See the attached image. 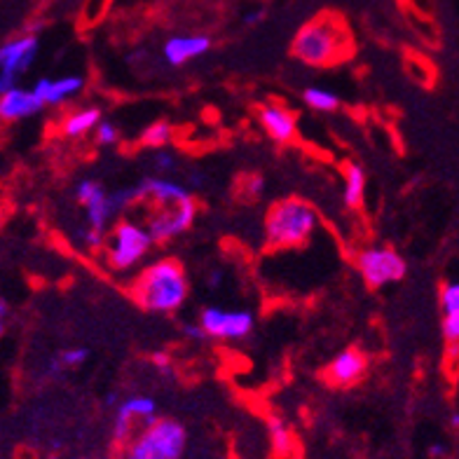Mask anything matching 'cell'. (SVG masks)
Instances as JSON below:
<instances>
[{"label": "cell", "mask_w": 459, "mask_h": 459, "mask_svg": "<svg viewBox=\"0 0 459 459\" xmlns=\"http://www.w3.org/2000/svg\"><path fill=\"white\" fill-rule=\"evenodd\" d=\"M45 108V101L33 90H14L0 94V117L5 122H17L24 117H33Z\"/></svg>", "instance_id": "cell-13"}, {"label": "cell", "mask_w": 459, "mask_h": 459, "mask_svg": "<svg viewBox=\"0 0 459 459\" xmlns=\"http://www.w3.org/2000/svg\"><path fill=\"white\" fill-rule=\"evenodd\" d=\"M56 359L64 363V368H75V366H82L90 359V350L87 347H71V350L59 351Z\"/></svg>", "instance_id": "cell-23"}, {"label": "cell", "mask_w": 459, "mask_h": 459, "mask_svg": "<svg viewBox=\"0 0 459 459\" xmlns=\"http://www.w3.org/2000/svg\"><path fill=\"white\" fill-rule=\"evenodd\" d=\"M363 195H366V171H363V167L357 162L344 164V204L350 209H359L363 204Z\"/></svg>", "instance_id": "cell-17"}, {"label": "cell", "mask_w": 459, "mask_h": 459, "mask_svg": "<svg viewBox=\"0 0 459 459\" xmlns=\"http://www.w3.org/2000/svg\"><path fill=\"white\" fill-rule=\"evenodd\" d=\"M94 136H97L99 145H115L120 141V132H117V127L108 120L99 122V127L94 129Z\"/></svg>", "instance_id": "cell-24"}, {"label": "cell", "mask_w": 459, "mask_h": 459, "mask_svg": "<svg viewBox=\"0 0 459 459\" xmlns=\"http://www.w3.org/2000/svg\"><path fill=\"white\" fill-rule=\"evenodd\" d=\"M103 232H97V230L87 228L85 232H82V244H85V248H90V251H99V248L103 247Z\"/></svg>", "instance_id": "cell-27"}, {"label": "cell", "mask_w": 459, "mask_h": 459, "mask_svg": "<svg viewBox=\"0 0 459 459\" xmlns=\"http://www.w3.org/2000/svg\"><path fill=\"white\" fill-rule=\"evenodd\" d=\"M139 190L143 200L148 197V200H152L160 206L178 204V202H186L193 197L190 190H187L186 186H181V183L167 181V178H155V176L143 178V181L139 183Z\"/></svg>", "instance_id": "cell-16"}, {"label": "cell", "mask_w": 459, "mask_h": 459, "mask_svg": "<svg viewBox=\"0 0 459 459\" xmlns=\"http://www.w3.org/2000/svg\"><path fill=\"white\" fill-rule=\"evenodd\" d=\"M319 228V213L312 204L289 197L273 204L265 218V242L270 248L302 247Z\"/></svg>", "instance_id": "cell-3"}, {"label": "cell", "mask_w": 459, "mask_h": 459, "mask_svg": "<svg viewBox=\"0 0 459 459\" xmlns=\"http://www.w3.org/2000/svg\"><path fill=\"white\" fill-rule=\"evenodd\" d=\"M85 90V80L80 75H64V78H40L33 85V91L43 99L45 106H61L68 99L78 97Z\"/></svg>", "instance_id": "cell-15"}, {"label": "cell", "mask_w": 459, "mask_h": 459, "mask_svg": "<svg viewBox=\"0 0 459 459\" xmlns=\"http://www.w3.org/2000/svg\"><path fill=\"white\" fill-rule=\"evenodd\" d=\"M212 49V38L202 33H186V36H171L164 40L162 56L169 66H186L187 61L200 59Z\"/></svg>", "instance_id": "cell-12"}, {"label": "cell", "mask_w": 459, "mask_h": 459, "mask_svg": "<svg viewBox=\"0 0 459 459\" xmlns=\"http://www.w3.org/2000/svg\"><path fill=\"white\" fill-rule=\"evenodd\" d=\"M267 431H270V443H273L274 455L286 457L290 453V447H293V436H290L289 424L279 415H273L267 420Z\"/></svg>", "instance_id": "cell-19"}, {"label": "cell", "mask_w": 459, "mask_h": 459, "mask_svg": "<svg viewBox=\"0 0 459 459\" xmlns=\"http://www.w3.org/2000/svg\"><path fill=\"white\" fill-rule=\"evenodd\" d=\"M195 218H197V204L190 197V200L178 202V204L160 206V212L148 218L145 228L151 232L152 242L160 244L171 239V237L187 232V230L193 228Z\"/></svg>", "instance_id": "cell-10"}, {"label": "cell", "mask_w": 459, "mask_h": 459, "mask_svg": "<svg viewBox=\"0 0 459 459\" xmlns=\"http://www.w3.org/2000/svg\"><path fill=\"white\" fill-rule=\"evenodd\" d=\"M441 307H443V315L459 312V281H450V284L443 286Z\"/></svg>", "instance_id": "cell-22"}, {"label": "cell", "mask_w": 459, "mask_h": 459, "mask_svg": "<svg viewBox=\"0 0 459 459\" xmlns=\"http://www.w3.org/2000/svg\"><path fill=\"white\" fill-rule=\"evenodd\" d=\"M106 405H115V394H108V396H106Z\"/></svg>", "instance_id": "cell-36"}, {"label": "cell", "mask_w": 459, "mask_h": 459, "mask_svg": "<svg viewBox=\"0 0 459 459\" xmlns=\"http://www.w3.org/2000/svg\"><path fill=\"white\" fill-rule=\"evenodd\" d=\"M187 434L171 417L155 420L122 447V459H183Z\"/></svg>", "instance_id": "cell-4"}, {"label": "cell", "mask_w": 459, "mask_h": 459, "mask_svg": "<svg viewBox=\"0 0 459 459\" xmlns=\"http://www.w3.org/2000/svg\"><path fill=\"white\" fill-rule=\"evenodd\" d=\"M103 190V186L99 181H91V178H82V181L75 186V197H78L80 204H87V202L94 197V195H99Z\"/></svg>", "instance_id": "cell-25"}, {"label": "cell", "mask_w": 459, "mask_h": 459, "mask_svg": "<svg viewBox=\"0 0 459 459\" xmlns=\"http://www.w3.org/2000/svg\"><path fill=\"white\" fill-rule=\"evenodd\" d=\"M450 424H453L455 429H459V412H453V417H450Z\"/></svg>", "instance_id": "cell-35"}, {"label": "cell", "mask_w": 459, "mask_h": 459, "mask_svg": "<svg viewBox=\"0 0 459 459\" xmlns=\"http://www.w3.org/2000/svg\"><path fill=\"white\" fill-rule=\"evenodd\" d=\"M40 40L33 33L10 38L7 43L0 48V94L14 90L17 87L19 75H24L36 61Z\"/></svg>", "instance_id": "cell-7"}, {"label": "cell", "mask_w": 459, "mask_h": 459, "mask_svg": "<svg viewBox=\"0 0 459 459\" xmlns=\"http://www.w3.org/2000/svg\"><path fill=\"white\" fill-rule=\"evenodd\" d=\"M155 368L160 370L162 375H171V363H169V357H164V354H155Z\"/></svg>", "instance_id": "cell-31"}, {"label": "cell", "mask_w": 459, "mask_h": 459, "mask_svg": "<svg viewBox=\"0 0 459 459\" xmlns=\"http://www.w3.org/2000/svg\"><path fill=\"white\" fill-rule=\"evenodd\" d=\"M258 120L263 129L270 134V139L277 141V143H289L296 136V115L284 106L267 103L258 110Z\"/></svg>", "instance_id": "cell-14"}, {"label": "cell", "mask_w": 459, "mask_h": 459, "mask_svg": "<svg viewBox=\"0 0 459 459\" xmlns=\"http://www.w3.org/2000/svg\"><path fill=\"white\" fill-rule=\"evenodd\" d=\"M143 422V427L152 424L158 420V403L145 396V394H134L129 399L122 401L115 411V422H113V441L120 447L127 446L132 441V429L134 422Z\"/></svg>", "instance_id": "cell-9"}, {"label": "cell", "mask_w": 459, "mask_h": 459, "mask_svg": "<svg viewBox=\"0 0 459 459\" xmlns=\"http://www.w3.org/2000/svg\"><path fill=\"white\" fill-rule=\"evenodd\" d=\"M302 99L312 110H319V113H333V110L340 108V97L335 91L324 90V87H307L302 91Z\"/></svg>", "instance_id": "cell-20"}, {"label": "cell", "mask_w": 459, "mask_h": 459, "mask_svg": "<svg viewBox=\"0 0 459 459\" xmlns=\"http://www.w3.org/2000/svg\"><path fill=\"white\" fill-rule=\"evenodd\" d=\"M248 193L254 195V197H260V195L265 193V178L263 176H251L248 178Z\"/></svg>", "instance_id": "cell-29"}, {"label": "cell", "mask_w": 459, "mask_h": 459, "mask_svg": "<svg viewBox=\"0 0 459 459\" xmlns=\"http://www.w3.org/2000/svg\"><path fill=\"white\" fill-rule=\"evenodd\" d=\"M52 459H59V457H52Z\"/></svg>", "instance_id": "cell-37"}, {"label": "cell", "mask_w": 459, "mask_h": 459, "mask_svg": "<svg viewBox=\"0 0 459 459\" xmlns=\"http://www.w3.org/2000/svg\"><path fill=\"white\" fill-rule=\"evenodd\" d=\"M160 171H171L176 167V160L171 158L169 152H158V160H155Z\"/></svg>", "instance_id": "cell-30"}, {"label": "cell", "mask_w": 459, "mask_h": 459, "mask_svg": "<svg viewBox=\"0 0 459 459\" xmlns=\"http://www.w3.org/2000/svg\"><path fill=\"white\" fill-rule=\"evenodd\" d=\"M183 335H186L187 340H206L209 338V335H206V331L204 328L200 326V324H186V326H183Z\"/></svg>", "instance_id": "cell-28"}, {"label": "cell", "mask_w": 459, "mask_h": 459, "mask_svg": "<svg viewBox=\"0 0 459 459\" xmlns=\"http://www.w3.org/2000/svg\"><path fill=\"white\" fill-rule=\"evenodd\" d=\"M221 281H223V273H221V270H216V273H213L212 277H209V284L218 286V284H221Z\"/></svg>", "instance_id": "cell-34"}, {"label": "cell", "mask_w": 459, "mask_h": 459, "mask_svg": "<svg viewBox=\"0 0 459 459\" xmlns=\"http://www.w3.org/2000/svg\"><path fill=\"white\" fill-rule=\"evenodd\" d=\"M443 338H446L447 342L459 344V312L443 315Z\"/></svg>", "instance_id": "cell-26"}, {"label": "cell", "mask_w": 459, "mask_h": 459, "mask_svg": "<svg viewBox=\"0 0 459 459\" xmlns=\"http://www.w3.org/2000/svg\"><path fill=\"white\" fill-rule=\"evenodd\" d=\"M366 370H368V359L363 357L361 351L344 350L328 363L326 370H324V380H326L331 387L347 389L359 385L363 375H366Z\"/></svg>", "instance_id": "cell-11"}, {"label": "cell", "mask_w": 459, "mask_h": 459, "mask_svg": "<svg viewBox=\"0 0 459 459\" xmlns=\"http://www.w3.org/2000/svg\"><path fill=\"white\" fill-rule=\"evenodd\" d=\"M200 326L204 328L209 338L218 340H244L254 331V315L237 309L228 312L221 307H204L200 315Z\"/></svg>", "instance_id": "cell-8"}, {"label": "cell", "mask_w": 459, "mask_h": 459, "mask_svg": "<svg viewBox=\"0 0 459 459\" xmlns=\"http://www.w3.org/2000/svg\"><path fill=\"white\" fill-rule=\"evenodd\" d=\"M174 141V127L167 120H160L141 134V143L145 148H164Z\"/></svg>", "instance_id": "cell-21"}, {"label": "cell", "mask_w": 459, "mask_h": 459, "mask_svg": "<svg viewBox=\"0 0 459 459\" xmlns=\"http://www.w3.org/2000/svg\"><path fill=\"white\" fill-rule=\"evenodd\" d=\"M431 457H443V455H446V446H441V443H438V446H431Z\"/></svg>", "instance_id": "cell-33"}, {"label": "cell", "mask_w": 459, "mask_h": 459, "mask_svg": "<svg viewBox=\"0 0 459 459\" xmlns=\"http://www.w3.org/2000/svg\"><path fill=\"white\" fill-rule=\"evenodd\" d=\"M132 296L145 312H174L187 298L183 267L176 260H160L145 267L134 281Z\"/></svg>", "instance_id": "cell-2"}, {"label": "cell", "mask_w": 459, "mask_h": 459, "mask_svg": "<svg viewBox=\"0 0 459 459\" xmlns=\"http://www.w3.org/2000/svg\"><path fill=\"white\" fill-rule=\"evenodd\" d=\"M152 237L148 228L132 221H120L115 223L113 235L108 239V260L113 270H132L141 258H143L152 247Z\"/></svg>", "instance_id": "cell-5"}, {"label": "cell", "mask_w": 459, "mask_h": 459, "mask_svg": "<svg viewBox=\"0 0 459 459\" xmlns=\"http://www.w3.org/2000/svg\"><path fill=\"white\" fill-rule=\"evenodd\" d=\"M82 459H85V457H82Z\"/></svg>", "instance_id": "cell-38"}, {"label": "cell", "mask_w": 459, "mask_h": 459, "mask_svg": "<svg viewBox=\"0 0 459 459\" xmlns=\"http://www.w3.org/2000/svg\"><path fill=\"white\" fill-rule=\"evenodd\" d=\"M357 267L361 273L363 281L370 289H382L387 284H396L405 277V265L403 255L396 254L389 247H370L363 248L361 254L357 255Z\"/></svg>", "instance_id": "cell-6"}, {"label": "cell", "mask_w": 459, "mask_h": 459, "mask_svg": "<svg viewBox=\"0 0 459 459\" xmlns=\"http://www.w3.org/2000/svg\"><path fill=\"white\" fill-rule=\"evenodd\" d=\"M99 122H101V110L99 108H80L75 113H71L64 122V134H66L68 139H75V136H85L87 132L99 127Z\"/></svg>", "instance_id": "cell-18"}, {"label": "cell", "mask_w": 459, "mask_h": 459, "mask_svg": "<svg viewBox=\"0 0 459 459\" xmlns=\"http://www.w3.org/2000/svg\"><path fill=\"white\" fill-rule=\"evenodd\" d=\"M260 19H263V10H258V13L247 14V19H244V22H247V24H258Z\"/></svg>", "instance_id": "cell-32"}, {"label": "cell", "mask_w": 459, "mask_h": 459, "mask_svg": "<svg viewBox=\"0 0 459 459\" xmlns=\"http://www.w3.org/2000/svg\"><path fill=\"white\" fill-rule=\"evenodd\" d=\"M351 33L338 14H319L302 26L290 43V55L315 68L335 66L351 55Z\"/></svg>", "instance_id": "cell-1"}]
</instances>
